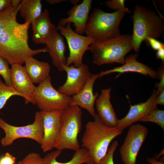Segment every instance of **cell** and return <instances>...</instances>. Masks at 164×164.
<instances>
[{
	"instance_id": "1",
	"label": "cell",
	"mask_w": 164,
	"mask_h": 164,
	"mask_svg": "<svg viewBox=\"0 0 164 164\" xmlns=\"http://www.w3.org/2000/svg\"><path fill=\"white\" fill-rule=\"evenodd\" d=\"M17 8L11 4L0 12V56L11 65H22L29 58L48 52L46 47L33 50L28 44L29 22L20 23L16 20Z\"/></svg>"
},
{
	"instance_id": "2",
	"label": "cell",
	"mask_w": 164,
	"mask_h": 164,
	"mask_svg": "<svg viewBox=\"0 0 164 164\" xmlns=\"http://www.w3.org/2000/svg\"><path fill=\"white\" fill-rule=\"evenodd\" d=\"M94 118L86 123L81 140V146L89 153V164L97 163L107 153L111 142L123 132L105 125L97 114Z\"/></svg>"
},
{
	"instance_id": "3",
	"label": "cell",
	"mask_w": 164,
	"mask_h": 164,
	"mask_svg": "<svg viewBox=\"0 0 164 164\" xmlns=\"http://www.w3.org/2000/svg\"><path fill=\"white\" fill-rule=\"evenodd\" d=\"M131 18L133 22L132 45L136 53L138 52L142 42L148 46L147 38L157 39L164 32L162 19L150 8L136 5Z\"/></svg>"
},
{
	"instance_id": "4",
	"label": "cell",
	"mask_w": 164,
	"mask_h": 164,
	"mask_svg": "<svg viewBox=\"0 0 164 164\" xmlns=\"http://www.w3.org/2000/svg\"><path fill=\"white\" fill-rule=\"evenodd\" d=\"M132 34H120L115 37L94 43L89 46L92 60L95 65L125 63L126 55L133 49Z\"/></svg>"
},
{
	"instance_id": "5",
	"label": "cell",
	"mask_w": 164,
	"mask_h": 164,
	"mask_svg": "<svg viewBox=\"0 0 164 164\" xmlns=\"http://www.w3.org/2000/svg\"><path fill=\"white\" fill-rule=\"evenodd\" d=\"M125 13L119 11L106 12L99 8H94L86 25L87 36L97 43L119 35V25Z\"/></svg>"
},
{
	"instance_id": "6",
	"label": "cell",
	"mask_w": 164,
	"mask_h": 164,
	"mask_svg": "<svg viewBox=\"0 0 164 164\" xmlns=\"http://www.w3.org/2000/svg\"><path fill=\"white\" fill-rule=\"evenodd\" d=\"M82 114L81 108L77 106L62 111L60 132L54 146L56 150L76 151L80 148L78 136L82 128Z\"/></svg>"
},
{
	"instance_id": "7",
	"label": "cell",
	"mask_w": 164,
	"mask_h": 164,
	"mask_svg": "<svg viewBox=\"0 0 164 164\" xmlns=\"http://www.w3.org/2000/svg\"><path fill=\"white\" fill-rule=\"evenodd\" d=\"M32 98L41 111H62L70 106L72 97L56 90L52 85L50 76L36 87Z\"/></svg>"
},
{
	"instance_id": "8",
	"label": "cell",
	"mask_w": 164,
	"mask_h": 164,
	"mask_svg": "<svg viewBox=\"0 0 164 164\" xmlns=\"http://www.w3.org/2000/svg\"><path fill=\"white\" fill-rule=\"evenodd\" d=\"M0 128L5 133L0 140L3 147L12 145L18 139L28 138L33 140L41 145L43 135V121L40 111L36 112L34 122L22 126L11 125L0 118Z\"/></svg>"
},
{
	"instance_id": "9",
	"label": "cell",
	"mask_w": 164,
	"mask_h": 164,
	"mask_svg": "<svg viewBox=\"0 0 164 164\" xmlns=\"http://www.w3.org/2000/svg\"><path fill=\"white\" fill-rule=\"evenodd\" d=\"M60 35L66 39L69 50V55L67 59L66 66L71 64L76 67L81 66L85 53L89 50L90 46L94 43L92 39L76 33L72 29L70 23L63 26L58 25L57 26Z\"/></svg>"
},
{
	"instance_id": "10",
	"label": "cell",
	"mask_w": 164,
	"mask_h": 164,
	"mask_svg": "<svg viewBox=\"0 0 164 164\" xmlns=\"http://www.w3.org/2000/svg\"><path fill=\"white\" fill-rule=\"evenodd\" d=\"M148 128L140 124L131 126L120 147L121 159L124 164H136L139 150L146 139Z\"/></svg>"
},
{
	"instance_id": "11",
	"label": "cell",
	"mask_w": 164,
	"mask_h": 164,
	"mask_svg": "<svg viewBox=\"0 0 164 164\" xmlns=\"http://www.w3.org/2000/svg\"><path fill=\"white\" fill-rule=\"evenodd\" d=\"M63 69L67 73V79L57 90L66 96L72 97L83 89L91 73L88 66L84 63L78 67L65 65Z\"/></svg>"
},
{
	"instance_id": "12",
	"label": "cell",
	"mask_w": 164,
	"mask_h": 164,
	"mask_svg": "<svg viewBox=\"0 0 164 164\" xmlns=\"http://www.w3.org/2000/svg\"><path fill=\"white\" fill-rule=\"evenodd\" d=\"M62 111H41L43 121V135L41 147L46 152L54 148L60 132Z\"/></svg>"
},
{
	"instance_id": "13",
	"label": "cell",
	"mask_w": 164,
	"mask_h": 164,
	"mask_svg": "<svg viewBox=\"0 0 164 164\" xmlns=\"http://www.w3.org/2000/svg\"><path fill=\"white\" fill-rule=\"evenodd\" d=\"M158 95L156 90L154 89L152 95L145 101L133 105L130 104L127 115L123 118L118 119L117 127L123 131L133 123L140 121L157 108L156 100Z\"/></svg>"
},
{
	"instance_id": "14",
	"label": "cell",
	"mask_w": 164,
	"mask_h": 164,
	"mask_svg": "<svg viewBox=\"0 0 164 164\" xmlns=\"http://www.w3.org/2000/svg\"><path fill=\"white\" fill-rule=\"evenodd\" d=\"M11 66V78L12 86L23 96L26 104L31 102L35 104L32 97L36 87L32 81L25 67L19 64Z\"/></svg>"
},
{
	"instance_id": "15",
	"label": "cell",
	"mask_w": 164,
	"mask_h": 164,
	"mask_svg": "<svg viewBox=\"0 0 164 164\" xmlns=\"http://www.w3.org/2000/svg\"><path fill=\"white\" fill-rule=\"evenodd\" d=\"M92 2V0H84L74 5L67 12L68 16L61 19L58 25L64 26L68 23H73L75 28L74 31L82 35L85 33Z\"/></svg>"
},
{
	"instance_id": "16",
	"label": "cell",
	"mask_w": 164,
	"mask_h": 164,
	"mask_svg": "<svg viewBox=\"0 0 164 164\" xmlns=\"http://www.w3.org/2000/svg\"><path fill=\"white\" fill-rule=\"evenodd\" d=\"M98 74L91 73L88 77L83 89L77 94L72 96L70 106H77L86 109L93 117L96 114L94 105L99 96L97 92L93 93V87Z\"/></svg>"
},
{
	"instance_id": "17",
	"label": "cell",
	"mask_w": 164,
	"mask_h": 164,
	"mask_svg": "<svg viewBox=\"0 0 164 164\" xmlns=\"http://www.w3.org/2000/svg\"><path fill=\"white\" fill-rule=\"evenodd\" d=\"M138 56V54H131L125 58V63L121 66L112 69L101 71L98 74V78L114 73H122L126 72H135L149 77L153 79L158 77L156 71L147 65L137 60Z\"/></svg>"
},
{
	"instance_id": "18",
	"label": "cell",
	"mask_w": 164,
	"mask_h": 164,
	"mask_svg": "<svg viewBox=\"0 0 164 164\" xmlns=\"http://www.w3.org/2000/svg\"><path fill=\"white\" fill-rule=\"evenodd\" d=\"M111 90V88L102 89L95 104L97 114L103 123L109 127L116 128L118 119L110 101Z\"/></svg>"
},
{
	"instance_id": "19",
	"label": "cell",
	"mask_w": 164,
	"mask_h": 164,
	"mask_svg": "<svg viewBox=\"0 0 164 164\" xmlns=\"http://www.w3.org/2000/svg\"><path fill=\"white\" fill-rule=\"evenodd\" d=\"M32 40L36 44H45L49 38L58 29L51 21L48 10L45 9L31 24Z\"/></svg>"
},
{
	"instance_id": "20",
	"label": "cell",
	"mask_w": 164,
	"mask_h": 164,
	"mask_svg": "<svg viewBox=\"0 0 164 164\" xmlns=\"http://www.w3.org/2000/svg\"><path fill=\"white\" fill-rule=\"evenodd\" d=\"M45 44L53 65L60 71H64L67 59L65 56L66 47L64 39L57 31L47 40Z\"/></svg>"
},
{
	"instance_id": "21",
	"label": "cell",
	"mask_w": 164,
	"mask_h": 164,
	"mask_svg": "<svg viewBox=\"0 0 164 164\" xmlns=\"http://www.w3.org/2000/svg\"><path fill=\"white\" fill-rule=\"evenodd\" d=\"M25 63L24 67L33 84H39L50 76V68L47 62L40 61L31 57Z\"/></svg>"
},
{
	"instance_id": "22",
	"label": "cell",
	"mask_w": 164,
	"mask_h": 164,
	"mask_svg": "<svg viewBox=\"0 0 164 164\" xmlns=\"http://www.w3.org/2000/svg\"><path fill=\"white\" fill-rule=\"evenodd\" d=\"M42 9L41 0H22L17 8L25 22H29L30 24L41 14Z\"/></svg>"
},
{
	"instance_id": "23",
	"label": "cell",
	"mask_w": 164,
	"mask_h": 164,
	"mask_svg": "<svg viewBox=\"0 0 164 164\" xmlns=\"http://www.w3.org/2000/svg\"><path fill=\"white\" fill-rule=\"evenodd\" d=\"M61 151L58 150L48 153L44 158L46 164H90L88 151L83 148L75 151L71 159L65 163L59 162L56 158L61 154Z\"/></svg>"
},
{
	"instance_id": "24",
	"label": "cell",
	"mask_w": 164,
	"mask_h": 164,
	"mask_svg": "<svg viewBox=\"0 0 164 164\" xmlns=\"http://www.w3.org/2000/svg\"><path fill=\"white\" fill-rule=\"evenodd\" d=\"M15 95L23 97V96L17 92L12 86H7L0 80V110L4 107L7 101Z\"/></svg>"
},
{
	"instance_id": "25",
	"label": "cell",
	"mask_w": 164,
	"mask_h": 164,
	"mask_svg": "<svg viewBox=\"0 0 164 164\" xmlns=\"http://www.w3.org/2000/svg\"><path fill=\"white\" fill-rule=\"evenodd\" d=\"M140 121L150 122L158 125L164 130V111L157 108L152 111L145 117L142 119Z\"/></svg>"
},
{
	"instance_id": "26",
	"label": "cell",
	"mask_w": 164,
	"mask_h": 164,
	"mask_svg": "<svg viewBox=\"0 0 164 164\" xmlns=\"http://www.w3.org/2000/svg\"><path fill=\"white\" fill-rule=\"evenodd\" d=\"M9 63L5 58L0 56V76L4 79L5 83L9 86H12L11 78V69Z\"/></svg>"
},
{
	"instance_id": "27",
	"label": "cell",
	"mask_w": 164,
	"mask_h": 164,
	"mask_svg": "<svg viewBox=\"0 0 164 164\" xmlns=\"http://www.w3.org/2000/svg\"><path fill=\"white\" fill-rule=\"evenodd\" d=\"M17 164H46L43 158L38 153L31 152L29 153Z\"/></svg>"
},
{
	"instance_id": "28",
	"label": "cell",
	"mask_w": 164,
	"mask_h": 164,
	"mask_svg": "<svg viewBox=\"0 0 164 164\" xmlns=\"http://www.w3.org/2000/svg\"><path fill=\"white\" fill-rule=\"evenodd\" d=\"M125 0H107L104 3L108 8L116 11L131 13V11L125 7Z\"/></svg>"
},
{
	"instance_id": "29",
	"label": "cell",
	"mask_w": 164,
	"mask_h": 164,
	"mask_svg": "<svg viewBox=\"0 0 164 164\" xmlns=\"http://www.w3.org/2000/svg\"><path fill=\"white\" fill-rule=\"evenodd\" d=\"M118 145V141H114L108 149L105 155L96 164H114L113 155Z\"/></svg>"
},
{
	"instance_id": "30",
	"label": "cell",
	"mask_w": 164,
	"mask_h": 164,
	"mask_svg": "<svg viewBox=\"0 0 164 164\" xmlns=\"http://www.w3.org/2000/svg\"><path fill=\"white\" fill-rule=\"evenodd\" d=\"M158 79L160 81L159 83H156L155 87L157 88V93L158 95L162 91L164 90V65L162 64L159 67L158 70L156 71Z\"/></svg>"
},
{
	"instance_id": "31",
	"label": "cell",
	"mask_w": 164,
	"mask_h": 164,
	"mask_svg": "<svg viewBox=\"0 0 164 164\" xmlns=\"http://www.w3.org/2000/svg\"><path fill=\"white\" fill-rule=\"evenodd\" d=\"M148 46H150L154 50L157 51L164 48V43L152 37H148L146 39Z\"/></svg>"
},
{
	"instance_id": "32",
	"label": "cell",
	"mask_w": 164,
	"mask_h": 164,
	"mask_svg": "<svg viewBox=\"0 0 164 164\" xmlns=\"http://www.w3.org/2000/svg\"><path fill=\"white\" fill-rule=\"evenodd\" d=\"M16 159L15 157L7 152L0 159V164H14Z\"/></svg>"
},
{
	"instance_id": "33",
	"label": "cell",
	"mask_w": 164,
	"mask_h": 164,
	"mask_svg": "<svg viewBox=\"0 0 164 164\" xmlns=\"http://www.w3.org/2000/svg\"><path fill=\"white\" fill-rule=\"evenodd\" d=\"M11 0H0V12L9 6Z\"/></svg>"
},
{
	"instance_id": "34",
	"label": "cell",
	"mask_w": 164,
	"mask_h": 164,
	"mask_svg": "<svg viewBox=\"0 0 164 164\" xmlns=\"http://www.w3.org/2000/svg\"><path fill=\"white\" fill-rule=\"evenodd\" d=\"M156 102V104L164 105V90L161 92L157 96Z\"/></svg>"
},
{
	"instance_id": "35",
	"label": "cell",
	"mask_w": 164,
	"mask_h": 164,
	"mask_svg": "<svg viewBox=\"0 0 164 164\" xmlns=\"http://www.w3.org/2000/svg\"><path fill=\"white\" fill-rule=\"evenodd\" d=\"M156 56L158 59L161 60L162 64L164 63V48H162L157 51L155 53Z\"/></svg>"
},
{
	"instance_id": "36",
	"label": "cell",
	"mask_w": 164,
	"mask_h": 164,
	"mask_svg": "<svg viewBox=\"0 0 164 164\" xmlns=\"http://www.w3.org/2000/svg\"><path fill=\"white\" fill-rule=\"evenodd\" d=\"M147 161L150 164H164V157L162 158L161 160L158 161L154 158H148L147 160Z\"/></svg>"
},
{
	"instance_id": "37",
	"label": "cell",
	"mask_w": 164,
	"mask_h": 164,
	"mask_svg": "<svg viewBox=\"0 0 164 164\" xmlns=\"http://www.w3.org/2000/svg\"><path fill=\"white\" fill-rule=\"evenodd\" d=\"M46 2L51 5H54L63 2L67 1L66 0H47Z\"/></svg>"
},
{
	"instance_id": "38",
	"label": "cell",
	"mask_w": 164,
	"mask_h": 164,
	"mask_svg": "<svg viewBox=\"0 0 164 164\" xmlns=\"http://www.w3.org/2000/svg\"><path fill=\"white\" fill-rule=\"evenodd\" d=\"M81 1L80 0H70V2L74 5L79 4L78 3Z\"/></svg>"
},
{
	"instance_id": "39",
	"label": "cell",
	"mask_w": 164,
	"mask_h": 164,
	"mask_svg": "<svg viewBox=\"0 0 164 164\" xmlns=\"http://www.w3.org/2000/svg\"><path fill=\"white\" fill-rule=\"evenodd\" d=\"M164 154V151H162L159 154L156 155L155 158H154L156 159H158L161 155H163Z\"/></svg>"
},
{
	"instance_id": "40",
	"label": "cell",
	"mask_w": 164,
	"mask_h": 164,
	"mask_svg": "<svg viewBox=\"0 0 164 164\" xmlns=\"http://www.w3.org/2000/svg\"></svg>"
}]
</instances>
